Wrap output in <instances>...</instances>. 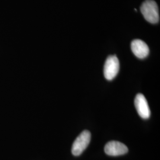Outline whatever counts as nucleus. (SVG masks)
Here are the masks:
<instances>
[{
    "label": "nucleus",
    "mask_w": 160,
    "mask_h": 160,
    "mask_svg": "<svg viewBox=\"0 0 160 160\" xmlns=\"http://www.w3.org/2000/svg\"><path fill=\"white\" fill-rule=\"evenodd\" d=\"M141 12L147 22L152 24L159 22L160 14L158 7L154 1H145L141 7Z\"/></svg>",
    "instance_id": "f257e3e1"
},
{
    "label": "nucleus",
    "mask_w": 160,
    "mask_h": 160,
    "mask_svg": "<svg viewBox=\"0 0 160 160\" xmlns=\"http://www.w3.org/2000/svg\"><path fill=\"white\" fill-rule=\"evenodd\" d=\"M91 140V133L88 131H84L75 140L72 147V153L78 156L86 149Z\"/></svg>",
    "instance_id": "f03ea898"
},
{
    "label": "nucleus",
    "mask_w": 160,
    "mask_h": 160,
    "mask_svg": "<svg viewBox=\"0 0 160 160\" xmlns=\"http://www.w3.org/2000/svg\"><path fill=\"white\" fill-rule=\"evenodd\" d=\"M119 61L115 55L109 56L107 58L104 67V75L106 79L112 80L118 74L119 71Z\"/></svg>",
    "instance_id": "7ed1b4c3"
},
{
    "label": "nucleus",
    "mask_w": 160,
    "mask_h": 160,
    "mask_svg": "<svg viewBox=\"0 0 160 160\" xmlns=\"http://www.w3.org/2000/svg\"><path fill=\"white\" fill-rule=\"evenodd\" d=\"M135 106L138 113L144 119H148L151 114L148 104L145 96L142 94H138L135 98Z\"/></svg>",
    "instance_id": "20e7f679"
},
{
    "label": "nucleus",
    "mask_w": 160,
    "mask_h": 160,
    "mask_svg": "<svg viewBox=\"0 0 160 160\" xmlns=\"http://www.w3.org/2000/svg\"><path fill=\"white\" fill-rule=\"evenodd\" d=\"M104 151L110 156H119L126 154L128 148L123 143L118 141H110L105 145Z\"/></svg>",
    "instance_id": "39448f33"
},
{
    "label": "nucleus",
    "mask_w": 160,
    "mask_h": 160,
    "mask_svg": "<svg viewBox=\"0 0 160 160\" xmlns=\"http://www.w3.org/2000/svg\"><path fill=\"white\" fill-rule=\"evenodd\" d=\"M132 51L133 54L140 59H143L148 55V46L143 41L139 39L133 40L131 43Z\"/></svg>",
    "instance_id": "423d86ee"
}]
</instances>
